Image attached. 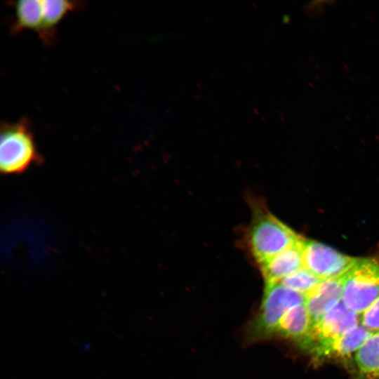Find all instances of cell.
Wrapping results in <instances>:
<instances>
[{"label": "cell", "instance_id": "1", "mask_svg": "<svg viewBox=\"0 0 379 379\" xmlns=\"http://www.w3.org/2000/svg\"><path fill=\"white\" fill-rule=\"evenodd\" d=\"M302 238L262 207H256L247 233V244L260 265Z\"/></svg>", "mask_w": 379, "mask_h": 379}, {"label": "cell", "instance_id": "2", "mask_svg": "<svg viewBox=\"0 0 379 379\" xmlns=\"http://www.w3.org/2000/svg\"><path fill=\"white\" fill-rule=\"evenodd\" d=\"M41 161L34 135L26 121L1 124L0 171L2 174H22Z\"/></svg>", "mask_w": 379, "mask_h": 379}, {"label": "cell", "instance_id": "3", "mask_svg": "<svg viewBox=\"0 0 379 379\" xmlns=\"http://www.w3.org/2000/svg\"><path fill=\"white\" fill-rule=\"evenodd\" d=\"M305 302V295L292 291L279 282L265 284L260 307L248 327L247 338L254 342L275 335L284 314Z\"/></svg>", "mask_w": 379, "mask_h": 379}, {"label": "cell", "instance_id": "4", "mask_svg": "<svg viewBox=\"0 0 379 379\" xmlns=\"http://www.w3.org/2000/svg\"><path fill=\"white\" fill-rule=\"evenodd\" d=\"M379 298V260L358 258L344 275L342 301L361 314Z\"/></svg>", "mask_w": 379, "mask_h": 379}, {"label": "cell", "instance_id": "5", "mask_svg": "<svg viewBox=\"0 0 379 379\" xmlns=\"http://www.w3.org/2000/svg\"><path fill=\"white\" fill-rule=\"evenodd\" d=\"M302 257L303 267L321 279L344 276L358 260L321 243L305 239L303 242Z\"/></svg>", "mask_w": 379, "mask_h": 379}, {"label": "cell", "instance_id": "6", "mask_svg": "<svg viewBox=\"0 0 379 379\" xmlns=\"http://www.w3.org/2000/svg\"><path fill=\"white\" fill-rule=\"evenodd\" d=\"M359 324L360 314L349 309L341 300L315 321L298 344L308 350L314 345L340 335Z\"/></svg>", "mask_w": 379, "mask_h": 379}, {"label": "cell", "instance_id": "7", "mask_svg": "<svg viewBox=\"0 0 379 379\" xmlns=\"http://www.w3.org/2000/svg\"><path fill=\"white\" fill-rule=\"evenodd\" d=\"M373 333L359 324L340 335L314 345L307 351L318 362L348 359L354 357Z\"/></svg>", "mask_w": 379, "mask_h": 379}, {"label": "cell", "instance_id": "8", "mask_svg": "<svg viewBox=\"0 0 379 379\" xmlns=\"http://www.w3.org/2000/svg\"><path fill=\"white\" fill-rule=\"evenodd\" d=\"M304 239L260 263L265 284L279 282L283 278L303 267Z\"/></svg>", "mask_w": 379, "mask_h": 379}, {"label": "cell", "instance_id": "9", "mask_svg": "<svg viewBox=\"0 0 379 379\" xmlns=\"http://www.w3.org/2000/svg\"><path fill=\"white\" fill-rule=\"evenodd\" d=\"M344 276L323 279L305 294V305L312 324L342 300Z\"/></svg>", "mask_w": 379, "mask_h": 379}, {"label": "cell", "instance_id": "10", "mask_svg": "<svg viewBox=\"0 0 379 379\" xmlns=\"http://www.w3.org/2000/svg\"><path fill=\"white\" fill-rule=\"evenodd\" d=\"M352 359L357 379H379V331L371 335Z\"/></svg>", "mask_w": 379, "mask_h": 379}, {"label": "cell", "instance_id": "11", "mask_svg": "<svg viewBox=\"0 0 379 379\" xmlns=\"http://www.w3.org/2000/svg\"><path fill=\"white\" fill-rule=\"evenodd\" d=\"M312 319L305 303L288 310L281 319L277 333L299 342L309 331Z\"/></svg>", "mask_w": 379, "mask_h": 379}, {"label": "cell", "instance_id": "12", "mask_svg": "<svg viewBox=\"0 0 379 379\" xmlns=\"http://www.w3.org/2000/svg\"><path fill=\"white\" fill-rule=\"evenodd\" d=\"M75 4L65 0H42L43 25L39 34L41 39L46 43L51 41L56 26L76 8Z\"/></svg>", "mask_w": 379, "mask_h": 379}, {"label": "cell", "instance_id": "13", "mask_svg": "<svg viewBox=\"0 0 379 379\" xmlns=\"http://www.w3.org/2000/svg\"><path fill=\"white\" fill-rule=\"evenodd\" d=\"M13 31L32 29L40 33L43 25L42 0H21L15 3Z\"/></svg>", "mask_w": 379, "mask_h": 379}, {"label": "cell", "instance_id": "14", "mask_svg": "<svg viewBox=\"0 0 379 379\" xmlns=\"http://www.w3.org/2000/svg\"><path fill=\"white\" fill-rule=\"evenodd\" d=\"M321 280L323 279L302 267L283 278L279 283L292 291L305 295L316 287Z\"/></svg>", "mask_w": 379, "mask_h": 379}, {"label": "cell", "instance_id": "15", "mask_svg": "<svg viewBox=\"0 0 379 379\" xmlns=\"http://www.w3.org/2000/svg\"><path fill=\"white\" fill-rule=\"evenodd\" d=\"M360 324L373 333L379 331V298L360 315Z\"/></svg>", "mask_w": 379, "mask_h": 379}]
</instances>
